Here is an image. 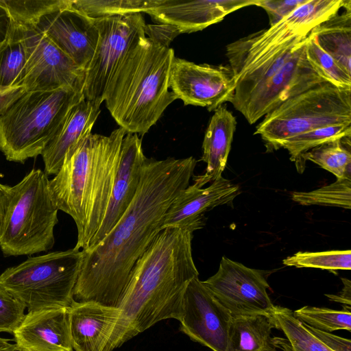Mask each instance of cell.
<instances>
[{
	"label": "cell",
	"mask_w": 351,
	"mask_h": 351,
	"mask_svg": "<svg viewBox=\"0 0 351 351\" xmlns=\"http://www.w3.org/2000/svg\"><path fill=\"white\" fill-rule=\"evenodd\" d=\"M197 162L193 156L146 158L126 211L99 243L82 250L74 301L118 307L133 267L162 230L173 199L189 185Z\"/></svg>",
	"instance_id": "6da1fadb"
},
{
	"label": "cell",
	"mask_w": 351,
	"mask_h": 351,
	"mask_svg": "<svg viewBox=\"0 0 351 351\" xmlns=\"http://www.w3.org/2000/svg\"><path fill=\"white\" fill-rule=\"evenodd\" d=\"M187 230H161L133 267L106 351H113L158 322L181 319L189 282L199 276Z\"/></svg>",
	"instance_id": "7a4b0ae2"
},
{
	"label": "cell",
	"mask_w": 351,
	"mask_h": 351,
	"mask_svg": "<svg viewBox=\"0 0 351 351\" xmlns=\"http://www.w3.org/2000/svg\"><path fill=\"white\" fill-rule=\"evenodd\" d=\"M126 134L119 127L109 136L86 134L68 150L60 169L49 180L54 205L75 223L76 249H90L100 229Z\"/></svg>",
	"instance_id": "3957f363"
},
{
	"label": "cell",
	"mask_w": 351,
	"mask_h": 351,
	"mask_svg": "<svg viewBox=\"0 0 351 351\" xmlns=\"http://www.w3.org/2000/svg\"><path fill=\"white\" fill-rule=\"evenodd\" d=\"M174 51L145 36L127 54L107 87L104 101L127 133L145 134L176 99L169 88Z\"/></svg>",
	"instance_id": "277c9868"
},
{
	"label": "cell",
	"mask_w": 351,
	"mask_h": 351,
	"mask_svg": "<svg viewBox=\"0 0 351 351\" xmlns=\"http://www.w3.org/2000/svg\"><path fill=\"white\" fill-rule=\"evenodd\" d=\"M84 98L83 89L74 88L25 92L0 114V151L21 163L41 155Z\"/></svg>",
	"instance_id": "5b68a950"
},
{
	"label": "cell",
	"mask_w": 351,
	"mask_h": 351,
	"mask_svg": "<svg viewBox=\"0 0 351 351\" xmlns=\"http://www.w3.org/2000/svg\"><path fill=\"white\" fill-rule=\"evenodd\" d=\"M49 180L44 171L32 169L10 186L0 226V248L5 256L32 255L53 247L58 210L50 195Z\"/></svg>",
	"instance_id": "8992f818"
},
{
	"label": "cell",
	"mask_w": 351,
	"mask_h": 351,
	"mask_svg": "<svg viewBox=\"0 0 351 351\" xmlns=\"http://www.w3.org/2000/svg\"><path fill=\"white\" fill-rule=\"evenodd\" d=\"M82 257V250L75 247L29 257L0 275V288L28 311L69 307Z\"/></svg>",
	"instance_id": "52a82bcc"
},
{
	"label": "cell",
	"mask_w": 351,
	"mask_h": 351,
	"mask_svg": "<svg viewBox=\"0 0 351 351\" xmlns=\"http://www.w3.org/2000/svg\"><path fill=\"white\" fill-rule=\"evenodd\" d=\"M351 125V89L324 82L280 104L257 125L269 148L292 136L331 125Z\"/></svg>",
	"instance_id": "ba28073f"
},
{
	"label": "cell",
	"mask_w": 351,
	"mask_h": 351,
	"mask_svg": "<svg viewBox=\"0 0 351 351\" xmlns=\"http://www.w3.org/2000/svg\"><path fill=\"white\" fill-rule=\"evenodd\" d=\"M99 37L85 71L84 99L97 106L104 101L110 81L130 51L145 34L142 13L94 19Z\"/></svg>",
	"instance_id": "9c48e42d"
},
{
	"label": "cell",
	"mask_w": 351,
	"mask_h": 351,
	"mask_svg": "<svg viewBox=\"0 0 351 351\" xmlns=\"http://www.w3.org/2000/svg\"><path fill=\"white\" fill-rule=\"evenodd\" d=\"M346 0H308L267 29L251 34L226 46L233 77L257 58L290 38L308 35L313 29L339 13Z\"/></svg>",
	"instance_id": "30bf717a"
},
{
	"label": "cell",
	"mask_w": 351,
	"mask_h": 351,
	"mask_svg": "<svg viewBox=\"0 0 351 351\" xmlns=\"http://www.w3.org/2000/svg\"><path fill=\"white\" fill-rule=\"evenodd\" d=\"M18 24L26 53L23 93L62 88L83 89L85 71L53 43L33 22L10 16Z\"/></svg>",
	"instance_id": "8fae6325"
},
{
	"label": "cell",
	"mask_w": 351,
	"mask_h": 351,
	"mask_svg": "<svg viewBox=\"0 0 351 351\" xmlns=\"http://www.w3.org/2000/svg\"><path fill=\"white\" fill-rule=\"evenodd\" d=\"M307 39L308 36L298 44L278 73L232 104L250 124L256 123L285 101L328 82L307 58Z\"/></svg>",
	"instance_id": "7c38bea8"
},
{
	"label": "cell",
	"mask_w": 351,
	"mask_h": 351,
	"mask_svg": "<svg viewBox=\"0 0 351 351\" xmlns=\"http://www.w3.org/2000/svg\"><path fill=\"white\" fill-rule=\"evenodd\" d=\"M202 282L232 317L269 316L275 307L263 273L226 256L221 258L217 271Z\"/></svg>",
	"instance_id": "4fadbf2b"
},
{
	"label": "cell",
	"mask_w": 351,
	"mask_h": 351,
	"mask_svg": "<svg viewBox=\"0 0 351 351\" xmlns=\"http://www.w3.org/2000/svg\"><path fill=\"white\" fill-rule=\"evenodd\" d=\"M169 88L184 105L206 107L215 110L230 102L235 82L230 67L197 64L174 57L169 75Z\"/></svg>",
	"instance_id": "5bb4252c"
},
{
	"label": "cell",
	"mask_w": 351,
	"mask_h": 351,
	"mask_svg": "<svg viewBox=\"0 0 351 351\" xmlns=\"http://www.w3.org/2000/svg\"><path fill=\"white\" fill-rule=\"evenodd\" d=\"M231 319L230 312L198 277L189 282L179 321L183 333L213 351H225Z\"/></svg>",
	"instance_id": "9a60e30c"
},
{
	"label": "cell",
	"mask_w": 351,
	"mask_h": 351,
	"mask_svg": "<svg viewBox=\"0 0 351 351\" xmlns=\"http://www.w3.org/2000/svg\"><path fill=\"white\" fill-rule=\"evenodd\" d=\"M71 3L72 0H67L64 5L25 20L33 22L55 45L86 71L95 53L99 33L94 19L74 8Z\"/></svg>",
	"instance_id": "2e32d148"
},
{
	"label": "cell",
	"mask_w": 351,
	"mask_h": 351,
	"mask_svg": "<svg viewBox=\"0 0 351 351\" xmlns=\"http://www.w3.org/2000/svg\"><path fill=\"white\" fill-rule=\"evenodd\" d=\"M239 192L237 184L222 176L206 188L194 182L182 190L173 199L164 216L162 230L180 228L193 233L204 226L206 212L230 204Z\"/></svg>",
	"instance_id": "e0dca14e"
},
{
	"label": "cell",
	"mask_w": 351,
	"mask_h": 351,
	"mask_svg": "<svg viewBox=\"0 0 351 351\" xmlns=\"http://www.w3.org/2000/svg\"><path fill=\"white\" fill-rule=\"evenodd\" d=\"M257 0H152L145 13L160 23L178 28L180 34L202 30L219 23L242 8Z\"/></svg>",
	"instance_id": "ac0fdd59"
},
{
	"label": "cell",
	"mask_w": 351,
	"mask_h": 351,
	"mask_svg": "<svg viewBox=\"0 0 351 351\" xmlns=\"http://www.w3.org/2000/svg\"><path fill=\"white\" fill-rule=\"evenodd\" d=\"M146 158L138 135L127 133L122 141L119 162L106 213L91 247L109 233L132 203L140 184Z\"/></svg>",
	"instance_id": "d6986e66"
},
{
	"label": "cell",
	"mask_w": 351,
	"mask_h": 351,
	"mask_svg": "<svg viewBox=\"0 0 351 351\" xmlns=\"http://www.w3.org/2000/svg\"><path fill=\"white\" fill-rule=\"evenodd\" d=\"M12 334L19 351H73L69 307L29 311Z\"/></svg>",
	"instance_id": "ffe728a7"
},
{
	"label": "cell",
	"mask_w": 351,
	"mask_h": 351,
	"mask_svg": "<svg viewBox=\"0 0 351 351\" xmlns=\"http://www.w3.org/2000/svg\"><path fill=\"white\" fill-rule=\"evenodd\" d=\"M118 308L73 301L69 325L73 351H106L119 318Z\"/></svg>",
	"instance_id": "44dd1931"
},
{
	"label": "cell",
	"mask_w": 351,
	"mask_h": 351,
	"mask_svg": "<svg viewBox=\"0 0 351 351\" xmlns=\"http://www.w3.org/2000/svg\"><path fill=\"white\" fill-rule=\"evenodd\" d=\"M99 113V106L84 98L71 109L41 154L44 171L48 176L57 173L68 150L84 136L91 132Z\"/></svg>",
	"instance_id": "7402d4cb"
},
{
	"label": "cell",
	"mask_w": 351,
	"mask_h": 351,
	"mask_svg": "<svg viewBox=\"0 0 351 351\" xmlns=\"http://www.w3.org/2000/svg\"><path fill=\"white\" fill-rule=\"evenodd\" d=\"M235 117L225 106L215 110L206 128L201 160L206 163V172L194 177V182L203 187L221 177L226 168L236 130Z\"/></svg>",
	"instance_id": "603a6c76"
},
{
	"label": "cell",
	"mask_w": 351,
	"mask_h": 351,
	"mask_svg": "<svg viewBox=\"0 0 351 351\" xmlns=\"http://www.w3.org/2000/svg\"><path fill=\"white\" fill-rule=\"evenodd\" d=\"M0 40V114L23 94L26 53L18 24L9 18Z\"/></svg>",
	"instance_id": "cb8c5ba5"
},
{
	"label": "cell",
	"mask_w": 351,
	"mask_h": 351,
	"mask_svg": "<svg viewBox=\"0 0 351 351\" xmlns=\"http://www.w3.org/2000/svg\"><path fill=\"white\" fill-rule=\"evenodd\" d=\"M270 316L250 315L232 317L225 351H277Z\"/></svg>",
	"instance_id": "d4e9b609"
},
{
	"label": "cell",
	"mask_w": 351,
	"mask_h": 351,
	"mask_svg": "<svg viewBox=\"0 0 351 351\" xmlns=\"http://www.w3.org/2000/svg\"><path fill=\"white\" fill-rule=\"evenodd\" d=\"M344 12L316 26L310 34L348 74L351 75V1L346 0Z\"/></svg>",
	"instance_id": "484cf974"
},
{
	"label": "cell",
	"mask_w": 351,
	"mask_h": 351,
	"mask_svg": "<svg viewBox=\"0 0 351 351\" xmlns=\"http://www.w3.org/2000/svg\"><path fill=\"white\" fill-rule=\"evenodd\" d=\"M269 316L276 328L282 331L287 337H274L277 348L283 351H331L293 316L289 308L275 306Z\"/></svg>",
	"instance_id": "4316f807"
},
{
	"label": "cell",
	"mask_w": 351,
	"mask_h": 351,
	"mask_svg": "<svg viewBox=\"0 0 351 351\" xmlns=\"http://www.w3.org/2000/svg\"><path fill=\"white\" fill-rule=\"evenodd\" d=\"M351 136L327 142L304 153L295 162L302 172L310 160L335 175L337 179H351Z\"/></svg>",
	"instance_id": "83f0119b"
},
{
	"label": "cell",
	"mask_w": 351,
	"mask_h": 351,
	"mask_svg": "<svg viewBox=\"0 0 351 351\" xmlns=\"http://www.w3.org/2000/svg\"><path fill=\"white\" fill-rule=\"evenodd\" d=\"M351 136V125H331L313 130L283 141L279 148L286 149L292 161L304 153L327 142Z\"/></svg>",
	"instance_id": "f1b7e54d"
},
{
	"label": "cell",
	"mask_w": 351,
	"mask_h": 351,
	"mask_svg": "<svg viewBox=\"0 0 351 351\" xmlns=\"http://www.w3.org/2000/svg\"><path fill=\"white\" fill-rule=\"evenodd\" d=\"M291 199L302 206L319 205L350 209L351 179H337L330 184L308 192H293Z\"/></svg>",
	"instance_id": "f546056e"
},
{
	"label": "cell",
	"mask_w": 351,
	"mask_h": 351,
	"mask_svg": "<svg viewBox=\"0 0 351 351\" xmlns=\"http://www.w3.org/2000/svg\"><path fill=\"white\" fill-rule=\"evenodd\" d=\"M293 316L309 326L331 332L339 330H351L350 306L341 311L304 306L293 311Z\"/></svg>",
	"instance_id": "4dcf8cb0"
},
{
	"label": "cell",
	"mask_w": 351,
	"mask_h": 351,
	"mask_svg": "<svg viewBox=\"0 0 351 351\" xmlns=\"http://www.w3.org/2000/svg\"><path fill=\"white\" fill-rule=\"evenodd\" d=\"M152 0H72L71 5L92 19L146 12Z\"/></svg>",
	"instance_id": "1f68e13d"
},
{
	"label": "cell",
	"mask_w": 351,
	"mask_h": 351,
	"mask_svg": "<svg viewBox=\"0 0 351 351\" xmlns=\"http://www.w3.org/2000/svg\"><path fill=\"white\" fill-rule=\"evenodd\" d=\"M286 266L298 268H317L330 271L351 269L350 250L324 252H298L283 259Z\"/></svg>",
	"instance_id": "d6a6232c"
},
{
	"label": "cell",
	"mask_w": 351,
	"mask_h": 351,
	"mask_svg": "<svg viewBox=\"0 0 351 351\" xmlns=\"http://www.w3.org/2000/svg\"><path fill=\"white\" fill-rule=\"evenodd\" d=\"M306 53L311 64L328 82L341 88L351 89V75L319 47L310 33L306 41Z\"/></svg>",
	"instance_id": "836d02e7"
},
{
	"label": "cell",
	"mask_w": 351,
	"mask_h": 351,
	"mask_svg": "<svg viewBox=\"0 0 351 351\" xmlns=\"http://www.w3.org/2000/svg\"><path fill=\"white\" fill-rule=\"evenodd\" d=\"M25 309L24 305L0 288V332L13 333L25 316Z\"/></svg>",
	"instance_id": "e575fe53"
},
{
	"label": "cell",
	"mask_w": 351,
	"mask_h": 351,
	"mask_svg": "<svg viewBox=\"0 0 351 351\" xmlns=\"http://www.w3.org/2000/svg\"><path fill=\"white\" fill-rule=\"evenodd\" d=\"M308 0H257L255 5L263 8L267 13L270 26L289 15Z\"/></svg>",
	"instance_id": "d590c367"
},
{
	"label": "cell",
	"mask_w": 351,
	"mask_h": 351,
	"mask_svg": "<svg viewBox=\"0 0 351 351\" xmlns=\"http://www.w3.org/2000/svg\"><path fill=\"white\" fill-rule=\"evenodd\" d=\"M180 34L177 27L169 24H146L145 26V36L165 47H169L173 38Z\"/></svg>",
	"instance_id": "8d00e7d4"
},
{
	"label": "cell",
	"mask_w": 351,
	"mask_h": 351,
	"mask_svg": "<svg viewBox=\"0 0 351 351\" xmlns=\"http://www.w3.org/2000/svg\"><path fill=\"white\" fill-rule=\"evenodd\" d=\"M306 328L319 339L331 351H351L350 340L331 332H324L313 328L304 324Z\"/></svg>",
	"instance_id": "74e56055"
},
{
	"label": "cell",
	"mask_w": 351,
	"mask_h": 351,
	"mask_svg": "<svg viewBox=\"0 0 351 351\" xmlns=\"http://www.w3.org/2000/svg\"><path fill=\"white\" fill-rule=\"evenodd\" d=\"M343 283V288L337 295L326 294L330 301L340 302L346 306L351 305V282L346 278H341Z\"/></svg>",
	"instance_id": "f35d334b"
},
{
	"label": "cell",
	"mask_w": 351,
	"mask_h": 351,
	"mask_svg": "<svg viewBox=\"0 0 351 351\" xmlns=\"http://www.w3.org/2000/svg\"><path fill=\"white\" fill-rule=\"evenodd\" d=\"M10 186L0 182V226L3 221L8 202Z\"/></svg>",
	"instance_id": "ab89813d"
},
{
	"label": "cell",
	"mask_w": 351,
	"mask_h": 351,
	"mask_svg": "<svg viewBox=\"0 0 351 351\" xmlns=\"http://www.w3.org/2000/svg\"><path fill=\"white\" fill-rule=\"evenodd\" d=\"M8 20L5 10L0 5V39H2L5 36Z\"/></svg>",
	"instance_id": "60d3db41"
},
{
	"label": "cell",
	"mask_w": 351,
	"mask_h": 351,
	"mask_svg": "<svg viewBox=\"0 0 351 351\" xmlns=\"http://www.w3.org/2000/svg\"><path fill=\"white\" fill-rule=\"evenodd\" d=\"M10 339L0 337V351L10 348L13 344L10 343Z\"/></svg>",
	"instance_id": "b9f144b4"
},
{
	"label": "cell",
	"mask_w": 351,
	"mask_h": 351,
	"mask_svg": "<svg viewBox=\"0 0 351 351\" xmlns=\"http://www.w3.org/2000/svg\"><path fill=\"white\" fill-rule=\"evenodd\" d=\"M1 351H19L15 346V344H13L10 348L1 350Z\"/></svg>",
	"instance_id": "7bdbcfd3"
},
{
	"label": "cell",
	"mask_w": 351,
	"mask_h": 351,
	"mask_svg": "<svg viewBox=\"0 0 351 351\" xmlns=\"http://www.w3.org/2000/svg\"><path fill=\"white\" fill-rule=\"evenodd\" d=\"M1 40V39H0V40Z\"/></svg>",
	"instance_id": "ee69618b"
}]
</instances>
